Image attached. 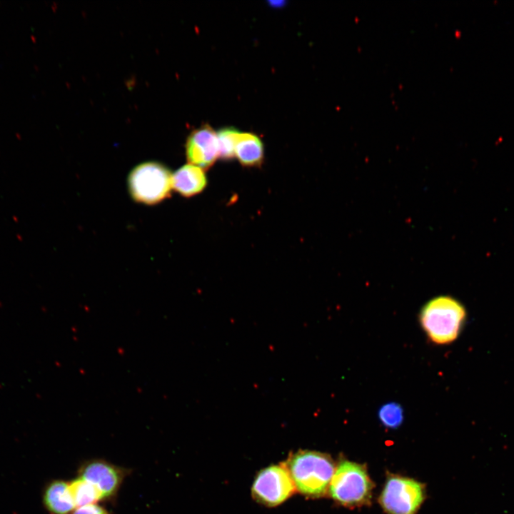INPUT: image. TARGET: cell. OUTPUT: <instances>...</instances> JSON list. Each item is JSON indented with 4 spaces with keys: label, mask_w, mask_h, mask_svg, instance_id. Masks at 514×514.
<instances>
[{
    "label": "cell",
    "mask_w": 514,
    "mask_h": 514,
    "mask_svg": "<svg viewBox=\"0 0 514 514\" xmlns=\"http://www.w3.org/2000/svg\"><path fill=\"white\" fill-rule=\"evenodd\" d=\"M71 514H109L106 509L95 504L86 505L76 508Z\"/></svg>",
    "instance_id": "15"
},
{
    "label": "cell",
    "mask_w": 514,
    "mask_h": 514,
    "mask_svg": "<svg viewBox=\"0 0 514 514\" xmlns=\"http://www.w3.org/2000/svg\"><path fill=\"white\" fill-rule=\"evenodd\" d=\"M239 132L233 128H226L217 133L220 158L229 160L235 156V147Z\"/></svg>",
    "instance_id": "14"
},
{
    "label": "cell",
    "mask_w": 514,
    "mask_h": 514,
    "mask_svg": "<svg viewBox=\"0 0 514 514\" xmlns=\"http://www.w3.org/2000/svg\"><path fill=\"white\" fill-rule=\"evenodd\" d=\"M128 188L133 201L155 205L168 198L172 188V174L163 164L146 161L136 166L128 176Z\"/></svg>",
    "instance_id": "4"
},
{
    "label": "cell",
    "mask_w": 514,
    "mask_h": 514,
    "mask_svg": "<svg viewBox=\"0 0 514 514\" xmlns=\"http://www.w3.org/2000/svg\"><path fill=\"white\" fill-rule=\"evenodd\" d=\"M69 486L76 508L95 504L102 500L96 488L80 477L69 482Z\"/></svg>",
    "instance_id": "12"
},
{
    "label": "cell",
    "mask_w": 514,
    "mask_h": 514,
    "mask_svg": "<svg viewBox=\"0 0 514 514\" xmlns=\"http://www.w3.org/2000/svg\"><path fill=\"white\" fill-rule=\"evenodd\" d=\"M425 498L423 483L388 473L378 502L386 514H417Z\"/></svg>",
    "instance_id": "5"
},
{
    "label": "cell",
    "mask_w": 514,
    "mask_h": 514,
    "mask_svg": "<svg viewBox=\"0 0 514 514\" xmlns=\"http://www.w3.org/2000/svg\"><path fill=\"white\" fill-rule=\"evenodd\" d=\"M43 500L51 514H71L76 508L70 493L69 483L64 480L51 481L46 487Z\"/></svg>",
    "instance_id": "10"
},
{
    "label": "cell",
    "mask_w": 514,
    "mask_h": 514,
    "mask_svg": "<svg viewBox=\"0 0 514 514\" xmlns=\"http://www.w3.org/2000/svg\"><path fill=\"white\" fill-rule=\"evenodd\" d=\"M301 494L320 498L328 492L335 471V463L326 453L301 450L293 454L284 464Z\"/></svg>",
    "instance_id": "1"
},
{
    "label": "cell",
    "mask_w": 514,
    "mask_h": 514,
    "mask_svg": "<svg viewBox=\"0 0 514 514\" xmlns=\"http://www.w3.org/2000/svg\"><path fill=\"white\" fill-rule=\"evenodd\" d=\"M465 316V309L460 302L451 296H439L423 306L419 321L430 341L444 345L458 338Z\"/></svg>",
    "instance_id": "2"
},
{
    "label": "cell",
    "mask_w": 514,
    "mask_h": 514,
    "mask_svg": "<svg viewBox=\"0 0 514 514\" xmlns=\"http://www.w3.org/2000/svg\"><path fill=\"white\" fill-rule=\"evenodd\" d=\"M374 487L366 465L342 458L335 468L328 493L337 503L355 508L371 505Z\"/></svg>",
    "instance_id": "3"
},
{
    "label": "cell",
    "mask_w": 514,
    "mask_h": 514,
    "mask_svg": "<svg viewBox=\"0 0 514 514\" xmlns=\"http://www.w3.org/2000/svg\"><path fill=\"white\" fill-rule=\"evenodd\" d=\"M296 490L284 464L273 465L261 470L252 485V495L265 505L276 506L291 497Z\"/></svg>",
    "instance_id": "6"
},
{
    "label": "cell",
    "mask_w": 514,
    "mask_h": 514,
    "mask_svg": "<svg viewBox=\"0 0 514 514\" xmlns=\"http://www.w3.org/2000/svg\"><path fill=\"white\" fill-rule=\"evenodd\" d=\"M207 179L203 170L191 163L179 168L172 174V188L185 197L201 193L206 186Z\"/></svg>",
    "instance_id": "9"
},
{
    "label": "cell",
    "mask_w": 514,
    "mask_h": 514,
    "mask_svg": "<svg viewBox=\"0 0 514 514\" xmlns=\"http://www.w3.org/2000/svg\"><path fill=\"white\" fill-rule=\"evenodd\" d=\"M235 156L243 166H258L263 159V146L261 140L255 134L239 132Z\"/></svg>",
    "instance_id": "11"
},
{
    "label": "cell",
    "mask_w": 514,
    "mask_h": 514,
    "mask_svg": "<svg viewBox=\"0 0 514 514\" xmlns=\"http://www.w3.org/2000/svg\"><path fill=\"white\" fill-rule=\"evenodd\" d=\"M185 148L189 163L203 170L211 166L219 157L217 133L208 125L193 130L187 138Z\"/></svg>",
    "instance_id": "8"
},
{
    "label": "cell",
    "mask_w": 514,
    "mask_h": 514,
    "mask_svg": "<svg viewBox=\"0 0 514 514\" xmlns=\"http://www.w3.org/2000/svg\"><path fill=\"white\" fill-rule=\"evenodd\" d=\"M125 476V471L101 459L84 463L79 469V476L99 491L102 500L113 498L118 493Z\"/></svg>",
    "instance_id": "7"
},
{
    "label": "cell",
    "mask_w": 514,
    "mask_h": 514,
    "mask_svg": "<svg viewBox=\"0 0 514 514\" xmlns=\"http://www.w3.org/2000/svg\"><path fill=\"white\" fill-rule=\"evenodd\" d=\"M378 417L384 427L395 429L403 423L404 419L403 408L396 402H388L382 405L378 409Z\"/></svg>",
    "instance_id": "13"
}]
</instances>
